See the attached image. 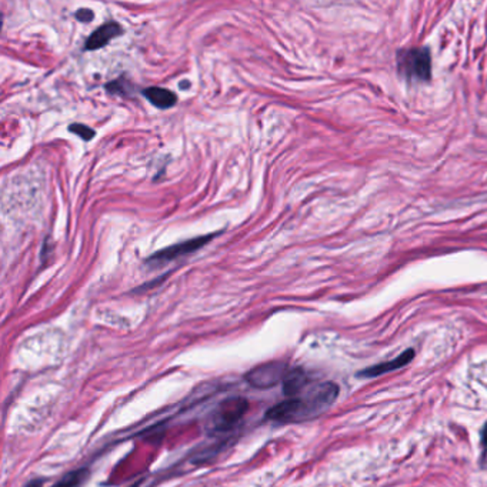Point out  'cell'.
<instances>
[{
  "label": "cell",
  "instance_id": "cell-1",
  "mask_svg": "<svg viewBox=\"0 0 487 487\" xmlns=\"http://www.w3.org/2000/svg\"><path fill=\"white\" fill-rule=\"evenodd\" d=\"M339 387L333 381L312 383L302 394L289 397L267 410L266 419L276 423H296L322 414L336 400Z\"/></svg>",
  "mask_w": 487,
  "mask_h": 487
},
{
  "label": "cell",
  "instance_id": "cell-2",
  "mask_svg": "<svg viewBox=\"0 0 487 487\" xmlns=\"http://www.w3.org/2000/svg\"><path fill=\"white\" fill-rule=\"evenodd\" d=\"M397 71L406 81L429 82L431 78V56L427 48H410L397 53Z\"/></svg>",
  "mask_w": 487,
  "mask_h": 487
},
{
  "label": "cell",
  "instance_id": "cell-3",
  "mask_svg": "<svg viewBox=\"0 0 487 487\" xmlns=\"http://www.w3.org/2000/svg\"><path fill=\"white\" fill-rule=\"evenodd\" d=\"M249 410V401L243 397H230L223 400L210 419L213 431H227L240 423Z\"/></svg>",
  "mask_w": 487,
  "mask_h": 487
},
{
  "label": "cell",
  "instance_id": "cell-4",
  "mask_svg": "<svg viewBox=\"0 0 487 487\" xmlns=\"http://www.w3.org/2000/svg\"><path fill=\"white\" fill-rule=\"evenodd\" d=\"M219 233H212V235H206V236H200V237H195V239H190V240H186V242H182V243H178V245H173V246H169L163 250H159L156 252L155 255H152L148 260H146V265L152 266V267H159L162 265H166L169 263L170 260H175L180 256H185V255H189V253H193L196 250H199L200 247H203L205 245H207L213 237H216Z\"/></svg>",
  "mask_w": 487,
  "mask_h": 487
},
{
  "label": "cell",
  "instance_id": "cell-5",
  "mask_svg": "<svg viewBox=\"0 0 487 487\" xmlns=\"http://www.w3.org/2000/svg\"><path fill=\"white\" fill-rule=\"evenodd\" d=\"M287 371L289 367L284 362H270L252 369L246 374V380L256 389H269L279 381H283Z\"/></svg>",
  "mask_w": 487,
  "mask_h": 487
},
{
  "label": "cell",
  "instance_id": "cell-6",
  "mask_svg": "<svg viewBox=\"0 0 487 487\" xmlns=\"http://www.w3.org/2000/svg\"><path fill=\"white\" fill-rule=\"evenodd\" d=\"M123 34V29L116 22H109L106 25H102L98 28L86 41L85 49L86 51H98L106 46L112 39L121 36Z\"/></svg>",
  "mask_w": 487,
  "mask_h": 487
},
{
  "label": "cell",
  "instance_id": "cell-7",
  "mask_svg": "<svg viewBox=\"0 0 487 487\" xmlns=\"http://www.w3.org/2000/svg\"><path fill=\"white\" fill-rule=\"evenodd\" d=\"M413 357H414V350L409 349V350L403 352L400 356H397L393 360H389V362H384V363H379V364H374L371 367H367L364 370H362L359 373V376L370 379V377H377V376H381V374L399 370V369L404 367L406 364H409L413 360Z\"/></svg>",
  "mask_w": 487,
  "mask_h": 487
},
{
  "label": "cell",
  "instance_id": "cell-8",
  "mask_svg": "<svg viewBox=\"0 0 487 487\" xmlns=\"http://www.w3.org/2000/svg\"><path fill=\"white\" fill-rule=\"evenodd\" d=\"M310 384L312 383L309 380V376L303 369H289L287 374L283 379V391L286 396L294 397L302 394Z\"/></svg>",
  "mask_w": 487,
  "mask_h": 487
},
{
  "label": "cell",
  "instance_id": "cell-9",
  "mask_svg": "<svg viewBox=\"0 0 487 487\" xmlns=\"http://www.w3.org/2000/svg\"><path fill=\"white\" fill-rule=\"evenodd\" d=\"M145 98L159 109H170L178 103V95L165 88H148L143 91Z\"/></svg>",
  "mask_w": 487,
  "mask_h": 487
},
{
  "label": "cell",
  "instance_id": "cell-10",
  "mask_svg": "<svg viewBox=\"0 0 487 487\" xmlns=\"http://www.w3.org/2000/svg\"><path fill=\"white\" fill-rule=\"evenodd\" d=\"M89 477L88 468H79L63 476L53 487H81Z\"/></svg>",
  "mask_w": 487,
  "mask_h": 487
},
{
  "label": "cell",
  "instance_id": "cell-11",
  "mask_svg": "<svg viewBox=\"0 0 487 487\" xmlns=\"http://www.w3.org/2000/svg\"><path fill=\"white\" fill-rule=\"evenodd\" d=\"M69 130H71L72 133L81 136L85 142H89V140H92V139L95 138V130L91 129V128H88L86 125L75 123V125H72V126L69 128Z\"/></svg>",
  "mask_w": 487,
  "mask_h": 487
},
{
  "label": "cell",
  "instance_id": "cell-12",
  "mask_svg": "<svg viewBox=\"0 0 487 487\" xmlns=\"http://www.w3.org/2000/svg\"><path fill=\"white\" fill-rule=\"evenodd\" d=\"M75 16H76V19L81 21L82 24H89V22H92L93 18H95V15H93V12H92L91 9H79V11L76 12Z\"/></svg>",
  "mask_w": 487,
  "mask_h": 487
},
{
  "label": "cell",
  "instance_id": "cell-13",
  "mask_svg": "<svg viewBox=\"0 0 487 487\" xmlns=\"http://www.w3.org/2000/svg\"><path fill=\"white\" fill-rule=\"evenodd\" d=\"M43 486V480H32L28 483L26 487H42Z\"/></svg>",
  "mask_w": 487,
  "mask_h": 487
},
{
  "label": "cell",
  "instance_id": "cell-14",
  "mask_svg": "<svg viewBox=\"0 0 487 487\" xmlns=\"http://www.w3.org/2000/svg\"><path fill=\"white\" fill-rule=\"evenodd\" d=\"M132 487H138V484H133V486H132Z\"/></svg>",
  "mask_w": 487,
  "mask_h": 487
}]
</instances>
